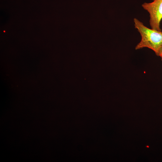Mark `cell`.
<instances>
[{
	"label": "cell",
	"mask_w": 162,
	"mask_h": 162,
	"mask_svg": "<svg viewBox=\"0 0 162 162\" xmlns=\"http://www.w3.org/2000/svg\"><path fill=\"white\" fill-rule=\"evenodd\" d=\"M134 22L135 28L140 33L141 38L135 49L147 47L153 51L158 56L159 50L162 47V32L148 28L136 18H134Z\"/></svg>",
	"instance_id": "6da1fadb"
},
{
	"label": "cell",
	"mask_w": 162,
	"mask_h": 162,
	"mask_svg": "<svg viewBox=\"0 0 162 162\" xmlns=\"http://www.w3.org/2000/svg\"><path fill=\"white\" fill-rule=\"evenodd\" d=\"M142 6L149 14L151 28L161 31L160 24L162 19V0H153L151 2L144 3Z\"/></svg>",
	"instance_id": "7a4b0ae2"
},
{
	"label": "cell",
	"mask_w": 162,
	"mask_h": 162,
	"mask_svg": "<svg viewBox=\"0 0 162 162\" xmlns=\"http://www.w3.org/2000/svg\"><path fill=\"white\" fill-rule=\"evenodd\" d=\"M158 56H160L162 60V47L160 48L159 50Z\"/></svg>",
	"instance_id": "3957f363"
}]
</instances>
